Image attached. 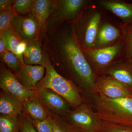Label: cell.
Segmentation results:
<instances>
[{"instance_id":"8fae6325","label":"cell","mask_w":132,"mask_h":132,"mask_svg":"<svg viewBox=\"0 0 132 132\" xmlns=\"http://www.w3.org/2000/svg\"><path fill=\"white\" fill-rule=\"evenodd\" d=\"M123 39V24L118 27L111 22L102 21L94 48L110 46Z\"/></svg>"},{"instance_id":"5b68a950","label":"cell","mask_w":132,"mask_h":132,"mask_svg":"<svg viewBox=\"0 0 132 132\" xmlns=\"http://www.w3.org/2000/svg\"><path fill=\"white\" fill-rule=\"evenodd\" d=\"M84 53L95 74L104 73L111 66L124 59V39L110 46L93 48Z\"/></svg>"},{"instance_id":"d6986e66","label":"cell","mask_w":132,"mask_h":132,"mask_svg":"<svg viewBox=\"0 0 132 132\" xmlns=\"http://www.w3.org/2000/svg\"><path fill=\"white\" fill-rule=\"evenodd\" d=\"M35 97L24 102V109L34 121H41L48 117V113L39 101Z\"/></svg>"},{"instance_id":"83f0119b","label":"cell","mask_w":132,"mask_h":132,"mask_svg":"<svg viewBox=\"0 0 132 132\" xmlns=\"http://www.w3.org/2000/svg\"><path fill=\"white\" fill-rule=\"evenodd\" d=\"M53 132H72L68 127L60 121L53 119Z\"/></svg>"},{"instance_id":"277c9868","label":"cell","mask_w":132,"mask_h":132,"mask_svg":"<svg viewBox=\"0 0 132 132\" xmlns=\"http://www.w3.org/2000/svg\"><path fill=\"white\" fill-rule=\"evenodd\" d=\"M43 66L46 69L45 75L36 88L52 90L63 97L73 107L76 108L81 105L82 99L78 88L73 82L59 74L45 55Z\"/></svg>"},{"instance_id":"e0dca14e","label":"cell","mask_w":132,"mask_h":132,"mask_svg":"<svg viewBox=\"0 0 132 132\" xmlns=\"http://www.w3.org/2000/svg\"><path fill=\"white\" fill-rule=\"evenodd\" d=\"M22 109V102L11 95L6 93L0 97V113L2 115L17 116Z\"/></svg>"},{"instance_id":"ffe728a7","label":"cell","mask_w":132,"mask_h":132,"mask_svg":"<svg viewBox=\"0 0 132 132\" xmlns=\"http://www.w3.org/2000/svg\"><path fill=\"white\" fill-rule=\"evenodd\" d=\"M122 24L125 43L124 60L132 64V23Z\"/></svg>"},{"instance_id":"30bf717a","label":"cell","mask_w":132,"mask_h":132,"mask_svg":"<svg viewBox=\"0 0 132 132\" xmlns=\"http://www.w3.org/2000/svg\"><path fill=\"white\" fill-rule=\"evenodd\" d=\"M13 28L22 40L28 44L38 41L41 32L38 23L29 15L25 16L15 15Z\"/></svg>"},{"instance_id":"7c38bea8","label":"cell","mask_w":132,"mask_h":132,"mask_svg":"<svg viewBox=\"0 0 132 132\" xmlns=\"http://www.w3.org/2000/svg\"><path fill=\"white\" fill-rule=\"evenodd\" d=\"M97 3L119 17L123 24L132 23V3L120 0H99Z\"/></svg>"},{"instance_id":"cb8c5ba5","label":"cell","mask_w":132,"mask_h":132,"mask_svg":"<svg viewBox=\"0 0 132 132\" xmlns=\"http://www.w3.org/2000/svg\"><path fill=\"white\" fill-rule=\"evenodd\" d=\"M17 116L2 115L0 117V132H15Z\"/></svg>"},{"instance_id":"52a82bcc","label":"cell","mask_w":132,"mask_h":132,"mask_svg":"<svg viewBox=\"0 0 132 132\" xmlns=\"http://www.w3.org/2000/svg\"><path fill=\"white\" fill-rule=\"evenodd\" d=\"M68 116L71 123L84 132L100 131L102 121L87 105L81 104L71 112Z\"/></svg>"},{"instance_id":"ba28073f","label":"cell","mask_w":132,"mask_h":132,"mask_svg":"<svg viewBox=\"0 0 132 132\" xmlns=\"http://www.w3.org/2000/svg\"><path fill=\"white\" fill-rule=\"evenodd\" d=\"M0 87L6 93L15 97L22 102H26L35 97L32 90L22 84L13 73L6 69H1Z\"/></svg>"},{"instance_id":"8992f818","label":"cell","mask_w":132,"mask_h":132,"mask_svg":"<svg viewBox=\"0 0 132 132\" xmlns=\"http://www.w3.org/2000/svg\"><path fill=\"white\" fill-rule=\"evenodd\" d=\"M92 2L89 0L55 1L53 9L46 23V29L48 31H52L64 22L72 23Z\"/></svg>"},{"instance_id":"2e32d148","label":"cell","mask_w":132,"mask_h":132,"mask_svg":"<svg viewBox=\"0 0 132 132\" xmlns=\"http://www.w3.org/2000/svg\"><path fill=\"white\" fill-rule=\"evenodd\" d=\"M132 88V64L125 60L110 67L104 73Z\"/></svg>"},{"instance_id":"9a60e30c","label":"cell","mask_w":132,"mask_h":132,"mask_svg":"<svg viewBox=\"0 0 132 132\" xmlns=\"http://www.w3.org/2000/svg\"><path fill=\"white\" fill-rule=\"evenodd\" d=\"M18 72L24 85L32 90L44 78L46 69L42 65L25 64Z\"/></svg>"},{"instance_id":"d6a6232c","label":"cell","mask_w":132,"mask_h":132,"mask_svg":"<svg viewBox=\"0 0 132 132\" xmlns=\"http://www.w3.org/2000/svg\"><path fill=\"white\" fill-rule=\"evenodd\" d=\"M131 98L132 99V89L131 90Z\"/></svg>"},{"instance_id":"9c48e42d","label":"cell","mask_w":132,"mask_h":132,"mask_svg":"<svg viewBox=\"0 0 132 132\" xmlns=\"http://www.w3.org/2000/svg\"><path fill=\"white\" fill-rule=\"evenodd\" d=\"M132 88L106 75L96 79L94 92L111 98H131Z\"/></svg>"},{"instance_id":"d4e9b609","label":"cell","mask_w":132,"mask_h":132,"mask_svg":"<svg viewBox=\"0 0 132 132\" xmlns=\"http://www.w3.org/2000/svg\"><path fill=\"white\" fill-rule=\"evenodd\" d=\"M34 0L15 1L13 8L16 14L26 15L31 13Z\"/></svg>"},{"instance_id":"f546056e","label":"cell","mask_w":132,"mask_h":132,"mask_svg":"<svg viewBox=\"0 0 132 132\" xmlns=\"http://www.w3.org/2000/svg\"><path fill=\"white\" fill-rule=\"evenodd\" d=\"M14 2L15 1L13 0H1L0 12L3 11H11L15 13L13 8Z\"/></svg>"},{"instance_id":"4316f807","label":"cell","mask_w":132,"mask_h":132,"mask_svg":"<svg viewBox=\"0 0 132 132\" xmlns=\"http://www.w3.org/2000/svg\"><path fill=\"white\" fill-rule=\"evenodd\" d=\"M34 125L39 132H53V120L50 117L41 121H34Z\"/></svg>"},{"instance_id":"5bb4252c","label":"cell","mask_w":132,"mask_h":132,"mask_svg":"<svg viewBox=\"0 0 132 132\" xmlns=\"http://www.w3.org/2000/svg\"><path fill=\"white\" fill-rule=\"evenodd\" d=\"M55 1L34 0L29 15L39 25L41 32L46 29L48 19L53 9Z\"/></svg>"},{"instance_id":"44dd1931","label":"cell","mask_w":132,"mask_h":132,"mask_svg":"<svg viewBox=\"0 0 132 132\" xmlns=\"http://www.w3.org/2000/svg\"><path fill=\"white\" fill-rule=\"evenodd\" d=\"M5 41L8 50L14 54L17 57V48L22 41L14 30L7 31L0 34Z\"/></svg>"},{"instance_id":"1f68e13d","label":"cell","mask_w":132,"mask_h":132,"mask_svg":"<svg viewBox=\"0 0 132 132\" xmlns=\"http://www.w3.org/2000/svg\"><path fill=\"white\" fill-rule=\"evenodd\" d=\"M7 50L4 39L1 36H0V55L3 54Z\"/></svg>"},{"instance_id":"ac0fdd59","label":"cell","mask_w":132,"mask_h":132,"mask_svg":"<svg viewBox=\"0 0 132 132\" xmlns=\"http://www.w3.org/2000/svg\"><path fill=\"white\" fill-rule=\"evenodd\" d=\"M45 58V55L38 41L28 44L23 56L24 64L29 65L43 66Z\"/></svg>"},{"instance_id":"6da1fadb","label":"cell","mask_w":132,"mask_h":132,"mask_svg":"<svg viewBox=\"0 0 132 132\" xmlns=\"http://www.w3.org/2000/svg\"><path fill=\"white\" fill-rule=\"evenodd\" d=\"M69 24L62 23L48 31L50 46L55 59L73 80L87 92H94L95 73Z\"/></svg>"},{"instance_id":"603a6c76","label":"cell","mask_w":132,"mask_h":132,"mask_svg":"<svg viewBox=\"0 0 132 132\" xmlns=\"http://www.w3.org/2000/svg\"><path fill=\"white\" fill-rule=\"evenodd\" d=\"M1 60L10 68L15 71H19L23 64L16 55L7 50L1 55Z\"/></svg>"},{"instance_id":"7402d4cb","label":"cell","mask_w":132,"mask_h":132,"mask_svg":"<svg viewBox=\"0 0 132 132\" xmlns=\"http://www.w3.org/2000/svg\"><path fill=\"white\" fill-rule=\"evenodd\" d=\"M16 14L11 11L0 12V34L13 28V20Z\"/></svg>"},{"instance_id":"4fadbf2b","label":"cell","mask_w":132,"mask_h":132,"mask_svg":"<svg viewBox=\"0 0 132 132\" xmlns=\"http://www.w3.org/2000/svg\"><path fill=\"white\" fill-rule=\"evenodd\" d=\"M38 97L43 104L51 111L64 113L69 112L71 106L61 96L48 89L38 90Z\"/></svg>"},{"instance_id":"484cf974","label":"cell","mask_w":132,"mask_h":132,"mask_svg":"<svg viewBox=\"0 0 132 132\" xmlns=\"http://www.w3.org/2000/svg\"><path fill=\"white\" fill-rule=\"evenodd\" d=\"M100 132H132V127L102 121Z\"/></svg>"},{"instance_id":"7a4b0ae2","label":"cell","mask_w":132,"mask_h":132,"mask_svg":"<svg viewBox=\"0 0 132 132\" xmlns=\"http://www.w3.org/2000/svg\"><path fill=\"white\" fill-rule=\"evenodd\" d=\"M96 115L102 121L132 127V99H113L98 94L94 97Z\"/></svg>"},{"instance_id":"f1b7e54d","label":"cell","mask_w":132,"mask_h":132,"mask_svg":"<svg viewBox=\"0 0 132 132\" xmlns=\"http://www.w3.org/2000/svg\"><path fill=\"white\" fill-rule=\"evenodd\" d=\"M21 132H37L31 121L25 119L22 121L20 125Z\"/></svg>"},{"instance_id":"4dcf8cb0","label":"cell","mask_w":132,"mask_h":132,"mask_svg":"<svg viewBox=\"0 0 132 132\" xmlns=\"http://www.w3.org/2000/svg\"><path fill=\"white\" fill-rule=\"evenodd\" d=\"M28 43L24 41H21L17 48V57L24 64L23 56L28 46Z\"/></svg>"},{"instance_id":"3957f363","label":"cell","mask_w":132,"mask_h":132,"mask_svg":"<svg viewBox=\"0 0 132 132\" xmlns=\"http://www.w3.org/2000/svg\"><path fill=\"white\" fill-rule=\"evenodd\" d=\"M93 3L84 9L71 23L74 34L83 52L94 48L102 22L101 13Z\"/></svg>"}]
</instances>
